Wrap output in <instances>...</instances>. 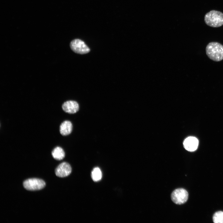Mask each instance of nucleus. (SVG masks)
<instances>
[{
  "label": "nucleus",
  "instance_id": "5",
  "mask_svg": "<svg viewBox=\"0 0 223 223\" xmlns=\"http://www.w3.org/2000/svg\"><path fill=\"white\" fill-rule=\"evenodd\" d=\"M70 46L72 50L76 53L84 54L88 53L90 49L82 40L75 39L72 41L70 43Z\"/></svg>",
  "mask_w": 223,
  "mask_h": 223
},
{
  "label": "nucleus",
  "instance_id": "11",
  "mask_svg": "<svg viewBox=\"0 0 223 223\" xmlns=\"http://www.w3.org/2000/svg\"><path fill=\"white\" fill-rule=\"evenodd\" d=\"M91 177L94 181L100 180L102 177V173L100 169L98 167L94 168L91 173Z\"/></svg>",
  "mask_w": 223,
  "mask_h": 223
},
{
  "label": "nucleus",
  "instance_id": "10",
  "mask_svg": "<svg viewBox=\"0 0 223 223\" xmlns=\"http://www.w3.org/2000/svg\"><path fill=\"white\" fill-rule=\"evenodd\" d=\"M52 155L55 159L57 160H61L65 157V152L61 147L57 146L52 151Z\"/></svg>",
  "mask_w": 223,
  "mask_h": 223
},
{
  "label": "nucleus",
  "instance_id": "8",
  "mask_svg": "<svg viewBox=\"0 0 223 223\" xmlns=\"http://www.w3.org/2000/svg\"><path fill=\"white\" fill-rule=\"evenodd\" d=\"M199 142L195 137H189L184 141L183 145L185 149L190 151H195L198 148Z\"/></svg>",
  "mask_w": 223,
  "mask_h": 223
},
{
  "label": "nucleus",
  "instance_id": "4",
  "mask_svg": "<svg viewBox=\"0 0 223 223\" xmlns=\"http://www.w3.org/2000/svg\"><path fill=\"white\" fill-rule=\"evenodd\" d=\"M188 197L187 191L183 188H178L174 190L171 195L172 201L175 203L181 205L186 203Z\"/></svg>",
  "mask_w": 223,
  "mask_h": 223
},
{
  "label": "nucleus",
  "instance_id": "12",
  "mask_svg": "<svg viewBox=\"0 0 223 223\" xmlns=\"http://www.w3.org/2000/svg\"><path fill=\"white\" fill-rule=\"evenodd\" d=\"M213 220L215 223H223V212L219 211L215 213Z\"/></svg>",
  "mask_w": 223,
  "mask_h": 223
},
{
  "label": "nucleus",
  "instance_id": "2",
  "mask_svg": "<svg viewBox=\"0 0 223 223\" xmlns=\"http://www.w3.org/2000/svg\"><path fill=\"white\" fill-rule=\"evenodd\" d=\"M204 21L209 26L213 27H220L223 25V13L217 11H211L205 15Z\"/></svg>",
  "mask_w": 223,
  "mask_h": 223
},
{
  "label": "nucleus",
  "instance_id": "6",
  "mask_svg": "<svg viewBox=\"0 0 223 223\" xmlns=\"http://www.w3.org/2000/svg\"><path fill=\"white\" fill-rule=\"evenodd\" d=\"M71 172L72 168L70 165L66 162H63L59 164L55 169L56 175L60 177L68 176Z\"/></svg>",
  "mask_w": 223,
  "mask_h": 223
},
{
  "label": "nucleus",
  "instance_id": "7",
  "mask_svg": "<svg viewBox=\"0 0 223 223\" xmlns=\"http://www.w3.org/2000/svg\"><path fill=\"white\" fill-rule=\"evenodd\" d=\"M63 110L69 114H74L79 110V105L76 101L69 100L64 102L62 105Z\"/></svg>",
  "mask_w": 223,
  "mask_h": 223
},
{
  "label": "nucleus",
  "instance_id": "3",
  "mask_svg": "<svg viewBox=\"0 0 223 223\" xmlns=\"http://www.w3.org/2000/svg\"><path fill=\"white\" fill-rule=\"evenodd\" d=\"M23 185L24 187L28 190L35 191L40 190L44 188L46 185V183L42 179L32 178L24 181Z\"/></svg>",
  "mask_w": 223,
  "mask_h": 223
},
{
  "label": "nucleus",
  "instance_id": "1",
  "mask_svg": "<svg viewBox=\"0 0 223 223\" xmlns=\"http://www.w3.org/2000/svg\"><path fill=\"white\" fill-rule=\"evenodd\" d=\"M206 54L212 60L219 62L223 59V45L216 42L209 43L206 48Z\"/></svg>",
  "mask_w": 223,
  "mask_h": 223
},
{
  "label": "nucleus",
  "instance_id": "9",
  "mask_svg": "<svg viewBox=\"0 0 223 223\" xmlns=\"http://www.w3.org/2000/svg\"><path fill=\"white\" fill-rule=\"evenodd\" d=\"M72 129V125L71 122L68 120L64 121L60 125V133L63 136L67 135L71 133Z\"/></svg>",
  "mask_w": 223,
  "mask_h": 223
}]
</instances>
